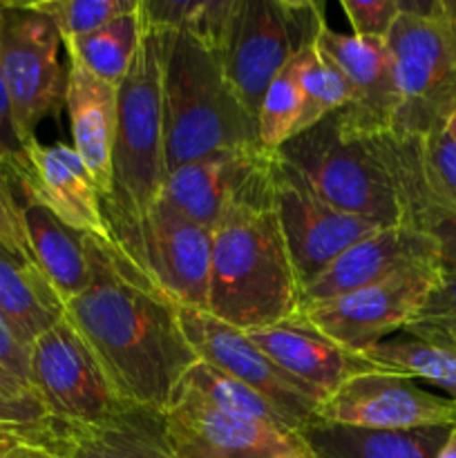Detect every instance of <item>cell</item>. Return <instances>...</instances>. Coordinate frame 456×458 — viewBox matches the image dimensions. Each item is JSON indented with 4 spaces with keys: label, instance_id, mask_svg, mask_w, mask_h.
Here are the masks:
<instances>
[{
    "label": "cell",
    "instance_id": "obj_1",
    "mask_svg": "<svg viewBox=\"0 0 456 458\" xmlns=\"http://www.w3.org/2000/svg\"><path fill=\"white\" fill-rule=\"evenodd\" d=\"M89 250L92 284L65 304L67 322L123 401L164 414L199 362L179 325L177 304L112 242L89 237Z\"/></svg>",
    "mask_w": 456,
    "mask_h": 458
},
{
    "label": "cell",
    "instance_id": "obj_30",
    "mask_svg": "<svg viewBox=\"0 0 456 458\" xmlns=\"http://www.w3.org/2000/svg\"><path fill=\"white\" fill-rule=\"evenodd\" d=\"M237 0H141L143 21L155 30L186 31L219 54Z\"/></svg>",
    "mask_w": 456,
    "mask_h": 458
},
{
    "label": "cell",
    "instance_id": "obj_20",
    "mask_svg": "<svg viewBox=\"0 0 456 458\" xmlns=\"http://www.w3.org/2000/svg\"><path fill=\"white\" fill-rule=\"evenodd\" d=\"M266 155L264 148H241L177 165L165 174L161 197L188 219L213 231L228 201L262 165Z\"/></svg>",
    "mask_w": 456,
    "mask_h": 458
},
{
    "label": "cell",
    "instance_id": "obj_43",
    "mask_svg": "<svg viewBox=\"0 0 456 458\" xmlns=\"http://www.w3.org/2000/svg\"><path fill=\"white\" fill-rule=\"evenodd\" d=\"M441 7L443 12H445L447 21L452 22V27H454L456 31V0H441Z\"/></svg>",
    "mask_w": 456,
    "mask_h": 458
},
{
    "label": "cell",
    "instance_id": "obj_8",
    "mask_svg": "<svg viewBox=\"0 0 456 458\" xmlns=\"http://www.w3.org/2000/svg\"><path fill=\"white\" fill-rule=\"evenodd\" d=\"M30 383L47 414L63 425L98 428L150 414L119 396L67 318L30 344Z\"/></svg>",
    "mask_w": 456,
    "mask_h": 458
},
{
    "label": "cell",
    "instance_id": "obj_12",
    "mask_svg": "<svg viewBox=\"0 0 456 458\" xmlns=\"http://www.w3.org/2000/svg\"><path fill=\"white\" fill-rule=\"evenodd\" d=\"M177 318L188 344L201 362H208L215 369L262 394L266 401L289 416L298 432L317 419L322 398L311 387L284 374L246 335L244 329L219 320L206 309L177 304Z\"/></svg>",
    "mask_w": 456,
    "mask_h": 458
},
{
    "label": "cell",
    "instance_id": "obj_21",
    "mask_svg": "<svg viewBox=\"0 0 456 458\" xmlns=\"http://www.w3.org/2000/svg\"><path fill=\"white\" fill-rule=\"evenodd\" d=\"M67 97L72 148L94 183L107 195L112 183V152H114L116 119H119V85L98 79L79 58L67 56Z\"/></svg>",
    "mask_w": 456,
    "mask_h": 458
},
{
    "label": "cell",
    "instance_id": "obj_37",
    "mask_svg": "<svg viewBox=\"0 0 456 458\" xmlns=\"http://www.w3.org/2000/svg\"><path fill=\"white\" fill-rule=\"evenodd\" d=\"M56 425L34 389L0 376V428L45 429Z\"/></svg>",
    "mask_w": 456,
    "mask_h": 458
},
{
    "label": "cell",
    "instance_id": "obj_33",
    "mask_svg": "<svg viewBox=\"0 0 456 458\" xmlns=\"http://www.w3.org/2000/svg\"><path fill=\"white\" fill-rule=\"evenodd\" d=\"M31 4L56 25L65 43L130 13L137 9L139 0H34Z\"/></svg>",
    "mask_w": 456,
    "mask_h": 458
},
{
    "label": "cell",
    "instance_id": "obj_31",
    "mask_svg": "<svg viewBox=\"0 0 456 458\" xmlns=\"http://www.w3.org/2000/svg\"><path fill=\"white\" fill-rule=\"evenodd\" d=\"M295 76H298L300 89L304 97L302 121H300L298 134L313 128L334 112L342 110L351 98L349 85L338 67L322 54L316 45L302 49L293 58Z\"/></svg>",
    "mask_w": 456,
    "mask_h": 458
},
{
    "label": "cell",
    "instance_id": "obj_28",
    "mask_svg": "<svg viewBox=\"0 0 456 458\" xmlns=\"http://www.w3.org/2000/svg\"><path fill=\"white\" fill-rule=\"evenodd\" d=\"M143 30H146V22H143L141 0H139L137 9L130 13L114 18L107 25L94 30L92 34L65 40L63 45L67 49V56L79 58L98 79L121 85L137 56Z\"/></svg>",
    "mask_w": 456,
    "mask_h": 458
},
{
    "label": "cell",
    "instance_id": "obj_44",
    "mask_svg": "<svg viewBox=\"0 0 456 458\" xmlns=\"http://www.w3.org/2000/svg\"><path fill=\"white\" fill-rule=\"evenodd\" d=\"M443 128H445L447 134H450V137L456 141V110L452 112L450 116H447V121H445V125H443Z\"/></svg>",
    "mask_w": 456,
    "mask_h": 458
},
{
    "label": "cell",
    "instance_id": "obj_17",
    "mask_svg": "<svg viewBox=\"0 0 456 458\" xmlns=\"http://www.w3.org/2000/svg\"><path fill=\"white\" fill-rule=\"evenodd\" d=\"M441 262L436 244L410 226L378 228L349 246L302 289V307L365 289L402 271Z\"/></svg>",
    "mask_w": 456,
    "mask_h": 458
},
{
    "label": "cell",
    "instance_id": "obj_10",
    "mask_svg": "<svg viewBox=\"0 0 456 458\" xmlns=\"http://www.w3.org/2000/svg\"><path fill=\"white\" fill-rule=\"evenodd\" d=\"M110 242L174 304L208 309L213 231L159 197L130 224L110 226Z\"/></svg>",
    "mask_w": 456,
    "mask_h": 458
},
{
    "label": "cell",
    "instance_id": "obj_39",
    "mask_svg": "<svg viewBox=\"0 0 456 458\" xmlns=\"http://www.w3.org/2000/svg\"><path fill=\"white\" fill-rule=\"evenodd\" d=\"M58 429L0 428V458H58Z\"/></svg>",
    "mask_w": 456,
    "mask_h": 458
},
{
    "label": "cell",
    "instance_id": "obj_32",
    "mask_svg": "<svg viewBox=\"0 0 456 458\" xmlns=\"http://www.w3.org/2000/svg\"><path fill=\"white\" fill-rule=\"evenodd\" d=\"M304 97L295 76L293 61L268 83L262 106L258 110V139L259 146L275 152L289 139L298 134L302 121Z\"/></svg>",
    "mask_w": 456,
    "mask_h": 458
},
{
    "label": "cell",
    "instance_id": "obj_36",
    "mask_svg": "<svg viewBox=\"0 0 456 458\" xmlns=\"http://www.w3.org/2000/svg\"><path fill=\"white\" fill-rule=\"evenodd\" d=\"M420 161L427 182L445 199L456 204V141L445 128L418 137Z\"/></svg>",
    "mask_w": 456,
    "mask_h": 458
},
{
    "label": "cell",
    "instance_id": "obj_13",
    "mask_svg": "<svg viewBox=\"0 0 456 458\" xmlns=\"http://www.w3.org/2000/svg\"><path fill=\"white\" fill-rule=\"evenodd\" d=\"M438 273L441 262L410 268L378 284L307 304L302 316L340 347L362 353L402 331L436 284Z\"/></svg>",
    "mask_w": 456,
    "mask_h": 458
},
{
    "label": "cell",
    "instance_id": "obj_24",
    "mask_svg": "<svg viewBox=\"0 0 456 458\" xmlns=\"http://www.w3.org/2000/svg\"><path fill=\"white\" fill-rule=\"evenodd\" d=\"M450 428L367 429L316 419L300 437L313 458H438Z\"/></svg>",
    "mask_w": 456,
    "mask_h": 458
},
{
    "label": "cell",
    "instance_id": "obj_4",
    "mask_svg": "<svg viewBox=\"0 0 456 458\" xmlns=\"http://www.w3.org/2000/svg\"><path fill=\"white\" fill-rule=\"evenodd\" d=\"M164 182L161 47L156 31L146 25L137 56L119 85L112 183L101 197L107 228L141 217L161 197Z\"/></svg>",
    "mask_w": 456,
    "mask_h": 458
},
{
    "label": "cell",
    "instance_id": "obj_14",
    "mask_svg": "<svg viewBox=\"0 0 456 458\" xmlns=\"http://www.w3.org/2000/svg\"><path fill=\"white\" fill-rule=\"evenodd\" d=\"M164 438L174 458H313L300 432L222 414L186 394L164 411Z\"/></svg>",
    "mask_w": 456,
    "mask_h": 458
},
{
    "label": "cell",
    "instance_id": "obj_18",
    "mask_svg": "<svg viewBox=\"0 0 456 458\" xmlns=\"http://www.w3.org/2000/svg\"><path fill=\"white\" fill-rule=\"evenodd\" d=\"M250 340L291 378L311 387L322 401L349 378L380 371L362 353L349 352L322 334L302 313L289 320L246 331Z\"/></svg>",
    "mask_w": 456,
    "mask_h": 458
},
{
    "label": "cell",
    "instance_id": "obj_16",
    "mask_svg": "<svg viewBox=\"0 0 456 458\" xmlns=\"http://www.w3.org/2000/svg\"><path fill=\"white\" fill-rule=\"evenodd\" d=\"M317 47L338 67L351 92L347 106L335 112L342 134L369 139L392 132L401 97L387 40L358 38L325 25Z\"/></svg>",
    "mask_w": 456,
    "mask_h": 458
},
{
    "label": "cell",
    "instance_id": "obj_6",
    "mask_svg": "<svg viewBox=\"0 0 456 458\" xmlns=\"http://www.w3.org/2000/svg\"><path fill=\"white\" fill-rule=\"evenodd\" d=\"M275 152L335 208L383 228L402 224L393 183L374 143L342 134L335 112Z\"/></svg>",
    "mask_w": 456,
    "mask_h": 458
},
{
    "label": "cell",
    "instance_id": "obj_40",
    "mask_svg": "<svg viewBox=\"0 0 456 458\" xmlns=\"http://www.w3.org/2000/svg\"><path fill=\"white\" fill-rule=\"evenodd\" d=\"M0 244L22 258L34 259L30 253V244H27L25 228H22L21 201L3 173H0Z\"/></svg>",
    "mask_w": 456,
    "mask_h": 458
},
{
    "label": "cell",
    "instance_id": "obj_11",
    "mask_svg": "<svg viewBox=\"0 0 456 458\" xmlns=\"http://www.w3.org/2000/svg\"><path fill=\"white\" fill-rule=\"evenodd\" d=\"M271 195L302 289L349 246L383 228L322 199L277 152H271Z\"/></svg>",
    "mask_w": 456,
    "mask_h": 458
},
{
    "label": "cell",
    "instance_id": "obj_9",
    "mask_svg": "<svg viewBox=\"0 0 456 458\" xmlns=\"http://www.w3.org/2000/svg\"><path fill=\"white\" fill-rule=\"evenodd\" d=\"M61 34L31 3L0 0V70L13 119L27 146L38 143L36 130L65 110L67 70Z\"/></svg>",
    "mask_w": 456,
    "mask_h": 458
},
{
    "label": "cell",
    "instance_id": "obj_26",
    "mask_svg": "<svg viewBox=\"0 0 456 458\" xmlns=\"http://www.w3.org/2000/svg\"><path fill=\"white\" fill-rule=\"evenodd\" d=\"M58 458H174L164 438V414L119 425L58 429Z\"/></svg>",
    "mask_w": 456,
    "mask_h": 458
},
{
    "label": "cell",
    "instance_id": "obj_19",
    "mask_svg": "<svg viewBox=\"0 0 456 458\" xmlns=\"http://www.w3.org/2000/svg\"><path fill=\"white\" fill-rule=\"evenodd\" d=\"M369 139L393 183L401 226L427 235L436 244L441 264L456 268V204L434 191L425 177L418 137L384 132Z\"/></svg>",
    "mask_w": 456,
    "mask_h": 458
},
{
    "label": "cell",
    "instance_id": "obj_29",
    "mask_svg": "<svg viewBox=\"0 0 456 458\" xmlns=\"http://www.w3.org/2000/svg\"><path fill=\"white\" fill-rule=\"evenodd\" d=\"M174 394H186V396L197 398L204 405L213 407L222 414L235 416V419L259 420V423L280 425V428L298 432L289 416L277 410L262 394H258L240 380L231 378L224 371L215 369L208 362L199 360L197 365H192Z\"/></svg>",
    "mask_w": 456,
    "mask_h": 458
},
{
    "label": "cell",
    "instance_id": "obj_27",
    "mask_svg": "<svg viewBox=\"0 0 456 458\" xmlns=\"http://www.w3.org/2000/svg\"><path fill=\"white\" fill-rule=\"evenodd\" d=\"M362 358L387 374L436 385L456 401V347L452 344L398 331L365 349Z\"/></svg>",
    "mask_w": 456,
    "mask_h": 458
},
{
    "label": "cell",
    "instance_id": "obj_3",
    "mask_svg": "<svg viewBox=\"0 0 456 458\" xmlns=\"http://www.w3.org/2000/svg\"><path fill=\"white\" fill-rule=\"evenodd\" d=\"M155 31L161 47L165 174L213 152L262 148L258 119L237 97L219 54L186 31Z\"/></svg>",
    "mask_w": 456,
    "mask_h": 458
},
{
    "label": "cell",
    "instance_id": "obj_2",
    "mask_svg": "<svg viewBox=\"0 0 456 458\" xmlns=\"http://www.w3.org/2000/svg\"><path fill=\"white\" fill-rule=\"evenodd\" d=\"M206 311L244 331L302 313V286L273 206L271 152L215 224Z\"/></svg>",
    "mask_w": 456,
    "mask_h": 458
},
{
    "label": "cell",
    "instance_id": "obj_5",
    "mask_svg": "<svg viewBox=\"0 0 456 458\" xmlns=\"http://www.w3.org/2000/svg\"><path fill=\"white\" fill-rule=\"evenodd\" d=\"M387 47L401 97L392 132L423 137L443 128L456 110V31L441 0H402Z\"/></svg>",
    "mask_w": 456,
    "mask_h": 458
},
{
    "label": "cell",
    "instance_id": "obj_35",
    "mask_svg": "<svg viewBox=\"0 0 456 458\" xmlns=\"http://www.w3.org/2000/svg\"><path fill=\"white\" fill-rule=\"evenodd\" d=\"M0 173L7 177L13 191L22 192V197L34 186V164H31L30 146L22 141L16 128L3 70H0Z\"/></svg>",
    "mask_w": 456,
    "mask_h": 458
},
{
    "label": "cell",
    "instance_id": "obj_34",
    "mask_svg": "<svg viewBox=\"0 0 456 458\" xmlns=\"http://www.w3.org/2000/svg\"><path fill=\"white\" fill-rule=\"evenodd\" d=\"M402 334L438 340L456 347V268L441 264L436 284L427 293L416 316L402 327Z\"/></svg>",
    "mask_w": 456,
    "mask_h": 458
},
{
    "label": "cell",
    "instance_id": "obj_23",
    "mask_svg": "<svg viewBox=\"0 0 456 458\" xmlns=\"http://www.w3.org/2000/svg\"><path fill=\"white\" fill-rule=\"evenodd\" d=\"M22 228L36 267L63 302L79 298L92 284V250L89 237L63 224L49 208L34 197L21 201Z\"/></svg>",
    "mask_w": 456,
    "mask_h": 458
},
{
    "label": "cell",
    "instance_id": "obj_25",
    "mask_svg": "<svg viewBox=\"0 0 456 458\" xmlns=\"http://www.w3.org/2000/svg\"><path fill=\"white\" fill-rule=\"evenodd\" d=\"M0 318L27 349L65 318V302L34 259L4 244H0Z\"/></svg>",
    "mask_w": 456,
    "mask_h": 458
},
{
    "label": "cell",
    "instance_id": "obj_41",
    "mask_svg": "<svg viewBox=\"0 0 456 458\" xmlns=\"http://www.w3.org/2000/svg\"><path fill=\"white\" fill-rule=\"evenodd\" d=\"M0 376L12 383L30 387V349L18 343L4 320L0 318Z\"/></svg>",
    "mask_w": 456,
    "mask_h": 458
},
{
    "label": "cell",
    "instance_id": "obj_7",
    "mask_svg": "<svg viewBox=\"0 0 456 458\" xmlns=\"http://www.w3.org/2000/svg\"><path fill=\"white\" fill-rule=\"evenodd\" d=\"M325 25L322 3L237 0L219 58L237 97L255 119L268 83L302 49L317 43Z\"/></svg>",
    "mask_w": 456,
    "mask_h": 458
},
{
    "label": "cell",
    "instance_id": "obj_42",
    "mask_svg": "<svg viewBox=\"0 0 456 458\" xmlns=\"http://www.w3.org/2000/svg\"><path fill=\"white\" fill-rule=\"evenodd\" d=\"M438 458H456V423L450 428V434H447L445 443L438 452Z\"/></svg>",
    "mask_w": 456,
    "mask_h": 458
},
{
    "label": "cell",
    "instance_id": "obj_22",
    "mask_svg": "<svg viewBox=\"0 0 456 458\" xmlns=\"http://www.w3.org/2000/svg\"><path fill=\"white\" fill-rule=\"evenodd\" d=\"M30 155L34 164V186L25 197H34L74 231L110 242L101 191L74 148L65 143H34Z\"/></svg>",
    "mask_w": 456,
    "mask_h": 458
},
{
    "label": "cell",
    "instance_id": "obj_15",
    "mask_svg": "<svg viewBox=\"0 0 456 458\" xmlns=\"http://www.w3.org/2000/svg\"><path fill=\"white\" fill-rule=\"evenodd\" d=\"M317 420L367 429H418L456 423V401L387 371L349 378L317 407Z\"/></svg>",
    "mask_w": 456,
    "mask_h": 458
},
{
    "label": "cell",
    "instance_id": "obj_38",
    "mask_svg": "<svg viewBox=\"0 0 456 458\" xmlns=\"http://www.w3.org/2000/svg\"><path fill=\"white\" fill-rule=\"evenodd\" d=\"M340 7L353 36L387 40L393 22L402 13V0H342Z\"/></svg>",
    "mask_w": 456,
    "mask_h": 458
}]
</instances>
